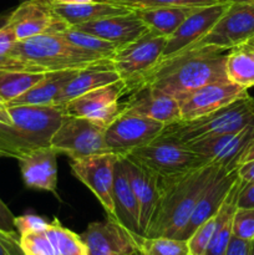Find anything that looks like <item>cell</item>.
<instances>
[{
  "instance_id": "cell-1",
  "label": "cell",
  "mask_w": 254,
  "mask_h": 255,
  "mask_svg": "<svg viewBox=\"0 0 254 255\" xmlns=\"http://www.w3.org/2000/svg\"><path fill=\"white\" fill-rule=\"evenodd\" d=\"M229 51L214 46L188 47L159 60L132 86L131 94L149 87L177 99L208 84L229 81L226 75Z\"/></svg>"
},
{
  "instance_id": "cell-2",
  "label": "cell",
  "mask_w": 254,
  "mask_h": 255,
  "mask_svg": "<svg viewBox=\"0 0 254 255\" xmlns=\"http://www.w3.org/2000/svg\"><path fill=\"white\" fill-rule=\"evenodd\" d=\"M111 59L79 49L66 41L60 32H55L16 40L10 51L0 56V69L26 74H46L60 70L114 66Z\"/></svg>"
},
{
  "instance_id": "cell-3",
  "label": "cell",
  "mask_w": 254,
  "mask_h": 255,
  "mask_svg": "<svg viewBox=\"0 0 254 255\" xmlns=\"http://www.w3.org/2000/svg\"><path fill=\"white\" fill-rule=\"evenodd\" d=\"M221 167L208 163L187 173L159 178V193L143 237L176 238Z\"/></svg>"
},
{
  "instance_id": "cell-4",
  "label": "cell",
  "mask_w": 254,
  "mask_h": 255,
  "mask_svg": "<svg viewBox=\"0 0 254 255\" xmlns=\"http://www.w3.org/2000/svg\"><path fill=\"white\" fill-rule=\"evenodd\" d=\"M64 119L56 106L0 107V157L19 161L35 149L50 146Z\"/></svg>"
},
{
  "instance_id": "cell-5",
  "label": "cell",
  "mask_w": 254,
  "mask_h": 255,
  "mask_svg": "<svg viewBox=\"0 0 254 255\" xmlns=\"http://www.w3.org/2000/svg\"><path fill=\"white\" fill-rule=\"evenodd\" d=\"M251 126H254V97L247 94L206 116L166 125L159 136L187 143L204 137L234 133Z\"/></svg>"
},
{
  "instance_id": "cell-6",
  "label": "cell",
  "mask_w": 254,
  "mask_h": 255,
  "mask_svg": "<svg viewBox=\"0 0 254 255\" xmlns=\"http://www.w3.org/2000/svg\"><path fill=\"white\" fill-rule=\"evenodd\" d=\"M106 125L85 117L65 116L50 139V146L57 153L71 159L110 153L106 144Z\"/></svg>"
},
{
  "instance_id": "cell-7",
  "label": "cell",
  "mask_w": 254,
  "mask_h": 255,
  "mask_svg": "<svg viewBox=\"0 0 254 255\" xmlns=\"http://www.w3.org/2000/svg\"><path fill=\"white\" fill-rule=\"evenodd\" d=\"M126 156L147 167L159 178L179 176L208 164L206 159L191 151L186 144L161 136L146 146L133 149Z\"/></svg>"
},
{
  "instance_id": "cell-8",
  "label": "cell",
  "mask_w": 254,
  "mask_h": 255,
  "mask_svg": "<svg viewBox=\"0 0 254 255\" xmlns=\"http://www.w3.org/2000/svg\"><path fill=\"white\" fill-rule=\"evenodd\" d=\"M129 95L128 85L124 80L91 90L60 106L65 116L85 117L109 126L122 114V97Z\"/></svg>"
},
{
  "instance_id": "cell-9",
  "label": "cell",
  "mask_w": 254,
  "mask_h": 255,
  "mask_svg": "<svg viewBox=\"0 0 254 255\" xmlns=\"http://www.w3.org/2000/svg\"><path fill=\"white\" fill-rule=\"evenodd\" d=\"M167 37L148 31L128 45L119 47L112 56V65L121 80L132 86L162 57Z\"/></svg>"
},
{
  "instance_id": "cell-10",
  "label": "cell",
  "mask_w": 254,
  "mask_h": 255,
  "mask_svg": "<svg viewBox=\"0 0 254 255\" xmlns=\"http://www.w3.org/2000/svg\"><path fill=\"white\" fill-rule=\"evenodd\" d=\"M254 37V2H231L211 31L191 47L232 50Z\"/></svg>"
},
{
  "instance_id": "cell-11",
  "label": "cell",
  "mask_w": 254,
  "mask_h": 255,
  "mask_svg": "<svg viewBox=\"0 0 254 255\" xmlns=\"http://www.w3.org/2000/svg\"><path fill=\"white\" fill-rule=\"evenodd\" d=\"M166 125L137 115H120L106 127L105 139L112 153L126 156L161 134Z\"/></svg>"
},
{
  "instance_id": "cell-12",
  "label": "cell",
  "mask_w": 254,
  "mask_h": 255,
  "mask_svg": "<svg viewBox=\"0 0 254 255\" xmlns=\"http://www.w3.org/2000/svg\"><path fill=\"white\" fill-rule=\"evenodd\" d=\"M120 156L112 153L96 154L85 158L71 159V172L81 183L95 194L107 216L115 218L112 186H114L115 166Z\"/></svg>"
},
{
  "instance_id": "cell-13",
  "label": "cell",
  "mask_w": 254,
  "mask_h": 255,
  "mask_svg": "<svg viewBox=\"0 0 254 255\" xmlns=\"http://www.w3.org/2000/svg\"><path fill=\"white\" fill-rule=\"evenodd\" d=\"M253 138L254 126H251L234 133L204 137L183 144L208 163L231 172L238 168L239 159Z\"/></svg>"
},
{
  "instance_id": "cell-14",
  "label": "cell",
  "mask_w": 254,
  "mask_h": 255,
  "mask_svg": "<svg viewBox=\"0 0 254 255\" xmlns=\"http://www.w3.org/2000/svg\"><path fill=\"white\" fill-rule=\"evenodd\" d=\"M7 25L14 31L16 40L61 32L69 27L55 14L50 0H24L12 9Z\"/></svg>"
},
{
  "instance_id": "cell-15",
  "label": "cell",
  "mask_w": 254,
  "mask_h": 255,
  "mask_svg": "<svg viewBox=\"0 0 254 255\" xmlns=\"http://www.w3.org/2000/svg\"><path fill=\"white\" fill-rule=\"evenodd\" d=\"M89 255H133L137 253V233L128 231L117 219L92 222L80 234Z\"/></svg>"
},
{
  "instance_id": "cell-16",
  "label": "cell",
  "mask_w": 254,
  "mask_h": 255,
  "mask_svg": "<svg viewBox=\"0 0 254 255\" xmlns=\"http://www.w3.org/2000/svg\"><path fill=\"white\" fill-rule=\"evenodd\" d=\"M248 90L231 81L213 82L177 97L181 109V121L198 119L241 99Z\"/></svg>"
},
{
  "instance_id": "cell-17",
  "label": "cell",
  "mask_w": 254,
  "mask_h": 255,
  "mask_svg": "<svg viewBox=\"0 0 254 255\" xmlns=\"http://www.w3.org/2000/svg\"><path fill=\"white\" fill-rule=\"evenodd\" d=\"M229 1L216 2V4L199 6L179 25L178 29L167 37L162 57L159 60L167 59L169 56L178 54L196 44L206 34H208L216 22L221 19L222 15L228 9Z\"/></svg>"
},
{
  "instance_id": "cell-18",
  "label": "cell",
  "mask_w": 254,
  "mask_h": 255,
  "mask_svg": "<svg viewBox=\"0 0 254 255\" xmlns=\"http://www.w3.org/2000/svg\"><path fill=\"white\" fill-rule=\"evenodd\" d=\"M238 178V168L231 172L219 168V171L217 172L216 176L213 177L211 183L208 184L206 191L197 202L187 224L176 238L187 241L201 224L216 216Z\"/></svg>"
},
{
  "instance_id": "cell-19",
  "label": "cell",
  "mask_w": 254,
  "mask_h": 255,
  "mask_svg": "<svg viewBox=\"0 0 254 255\" xmlns=\"http://www.w3.org/2000/svg\"><path fill=\"white\" fill-rule=\"evenodd\" d=\"M122 114L147 117L163 125L181 121L178 100L149 87L139 89L129 94V99L124 101Z\"/></svg>"
},
{
  "instance_id": "cell-20",
  "label": "cell",
  "mask_w": 254,
  "mask_h": 255,
  "mask_svg": "<svg viewBox=\"0 0 254 255\" xmlns=\"http://www.w3.org/2000/svg\"><path fill=\"white\" fill-rule=\"evenodd\" d=\"M125 174L139 206V234L143 236L158 199L159 177L128 156H120Z\"/></svg>"
},
{
  "instance_id": "cell-21",
  "label": "cell",
  "mask_w": 254,
  "mask_h": 255,
  "mask_svg": "<svg viewBox=\"0 0 254 255\" xmlns=\"http://www.w3.org/2000/svg\"><path fill=\"white\" fill-rule=\"evenodd\" d=\"M71 27H76L81 31L89 32L106 41L112 42L116 45L117 49L136 41L137 39L149 31L148 27L136 14V11L105 17V19L85 22V24Z\"/></svg>"
},
{
  "instance_id": "cell-22",
  "label": "cell",
  "mask_w": 254,
  "mask_h": 255,
  "mask_svg": "<svg viewBox=\"0 0 254 255\" xmlns=\"http://www.w3.org/2000/svg\"><path fill=\"white\" fill-rule=\"evenodd\" d=\"M57 152L51 146L35 149L20 158L19 166L25 186L57 196Z\"/></svg>"
},
{
  "instance_id": "cell-23",
  "label": "cell",
  "mask_w": 254,
  "mask_h": 255,
  "mask_svg": "<svg viewBox=\"0 0 254 255\" xmlns=\"http://www.w3.org/2000/svg\"><path fill=\"white\" fill-rule=\"evenodd\" d=\"M51 4L55 14L69 27L134 11L125 5L107 1V0L106 1L100 0V1L81 2V4H56V2H51Z\"/></svg>"
},
{
  "instance_id": "cell-24",
  "label": "cell",
  "mask_w": 254,
  "mask_h": 255,
  "mask_svg": "<svg viewBox=\"0 0 254 255\" xmlns=\"http://www.w3.org/2000/svg\"><path fill=\"white\" fill-rule=\"evenodd\" d=\"M80 70H60V71L46 72L40 81L32 85L29 90L15 97L7 106H55L57 96L65 86L72 80V77Z\"/></svg>"
},
{
  "instance_id": "cell-25",
  "label": "cell",
  "mask_w": 254,
  "mask_h": 255,
  "mask_svg": "<svg viewBox=\"0 0 254 255\" xmlns=\"http://www.w3.org/2000/svg\"><path fill=\"white\" fill-rule=\"evenodd\" d=\"M115 219L133 233L139 234V206L136 196L125 174L120 157L115 166L114 186H112Z\"/></svg>"
},
{
  "instance_id": "cell-26",
  "label": "cell",
  "mask_w": 254,
  "mask_h": 255,
  "mask_svg": "<svg viewBox=\"0 0 254 255\" xmlns=\"http://www.w3.org/2000/svg\"><path fill=\"white\" fill-rule=\"evenodd\" d=\"M119 80H121V77L114 69V66H95L80 70L60 92L55 101V106H62L66 102L71 101L91 90L114 84Z\"/></svg>"
},
{
  "instance_id": "cell-27",
  "label": "cell",
  "mask_w": 254,
  "mask_h": 255,
  "mask_svg": "<svg viewBox=\"0 0 254 255\" xmlns=\"http://www.w3.org/2000/svg\"><path fill=\"white\" fill-rule=\"evenodd\" d=\"M196 9L191 6H162L137 9L134 11L149 31L168 37Z\"/></svg>"
},
{
  "instance_id": "cell-28",
  "label": "cell",
  "mask_w": 254,
  "mask_h": 255,
  "mask_svg": "<svg viewBox=\"0 0 254 255\" xmlns=\"http://www.w3.org/2000/svg\"><path fill=\"white\" fill-rule=\"evenodd\" d=\"M241 186L242 181L241 178H238V181L234 183L233 188L227 196L226 201L223 202L219 211L217 212L216 229H214L212 241L204 255H226L232 237H233L232 221H233L234 212L237 209V198H238V192L241 189Z\"/></svg>"
},
{
  "instance_id": "cell-29",
  "label": "cell",
  "mask_w": 254,
  "mask_h": 255,
  "mask_svg": "<svg viewBox=\"0 0 254 255\" xmlns=\"http://www.w3.org/2000/svg\"><path fill=\"white\" fill-rule=\"evenodd\" d=\"M227 79L248 90L254 86V59L242 47L229 51L226 60Z\"/></svg>"
},
{
  "instance_id": "cell-30",
  "label": "cell",
  "mask_w": 254,
  "mask_h": 255,
  "mask_svg": "<svg viewBox=\"0 0 254 255\" xmlns=\"http://www.w3.org/2000/svg\"><path fill=\"white\" fill-rule=\"evenodd\" d=\"M46 234L49 236L57 255H89L87 247L82 241L81 236L65 228L57 218L50 222Z\"/></svg>"
},
{
  "instance_id": "cell-31",
  "label": "cell",
  "mask_w": 254,
  "mask_h": 255,
  "mask_svg": "<svg viewBox=\"0 0 254 255\" xmlns=\"http://www.w3.org/2000/svg\"><path fill=\"white\" fill-rule=\"evenodd\" d=\"M139 255H189L187 241L168 237H143L137 234Z\"/></svg>"
},
{
  "instance_id": "cell-32",
  "label": "cell",
  "mask_w": 254,
  "mask_h": 255,
  "mask_svg": "<svg viewBox=\"0 0 254 255\" xmlns=\"http://www.w3.org/2000/svg\"><path fill=\"white\" fill-rule=\"evenodd\" d=\"M45 74H26L0 69V97L10 102L44 77Z\"/></svg>"
},
{
  "instance_id": "cell-33",
  "label": "cell",
  "mask_w": 254,
  "mask_h": 255,
  "mask_svg": "<svg viewBox=\"0 0 254 255\" xmlns=\"http://www.w3.org/2000/svg\"><path fill=\"white\" fill-rule=\"evenodd\" d=\"M60 34L66 41H69L74 46L85 50V51L101 55V56L112 57L117 50V46L112 42L106 41V40L89 34V32L81 31L76 27H67Z\"/></svg>"
},
{
  "instance_id": "cell-34",
  "label": "cell",
  "mask_w": 254,
  "mask_h": 255,
  "mask_svg": "<svg viewBox=\"0 0 254 255\" xmlns=\"http://www.w3.org/2000/svg\"><path fill=\"white\" fill-rule=\"evenodd\" d=\"M109 1V0H107ZM228 0H119V4L125 5L132 10L148 9V7H162V6H191L199 7L207 5L223 2Z\"/></svg>"
},
{
  "instance_id": "cell-35",
  "label": "cell",
  "mask_w": 254,
  "mask_h": 255,
  "mask_svg": "<svg viewBox=\"0 0 254 255\" xmlns=\"http://www.w3.org/2000/svg\"><path fill=\"white\" fill-rule=\"evenodd\" d=\"M19 244L25 255H57L46 231L19 236Z\"/></svg>"
},
{
  "instance_id": "cell-36",
  "label": "cell",
  "mask_w": 254,
  "mask_h": 255,
  "mask_svg": "<svg viewBox=\"0 0 254 255\" xmlns=\"http://www.w3.org/2000/svg\"><path fill=\"white\" fill-rule=\"evenodd\" d=\"M216 229V216L204 222L194 231V233L187 239L189 255H204Z\"/></svg>"
},
{
  "instance_id": "cell-37",
  "label": "cell",
  "mask_w": 254,
  "mask_h": 255,
  "mask_svg": "<svg viewBox=\"0 0 254 255\" xmlns=\"http://www.w3.org/2000/svg\"><path fill=\"white\" fill-rule=\"evenodd\" d=\"M232 233L242 241H254V208L237 207L232 221Z\"/></svg>"
},
{
  "instance_id": "cell-38",
  "label": "cell",
  "mask_w": 254,
  "mask_h": 255,
  "mask_svg": "<svg viewBox=\"0 0 254 255\" xmlns=\"http://www.w3.org/2000/svg\"><path fill=\"white\" fill-rule=\"evenodd\" d=\"M15 229L19 236L27 233H37L45 232L49 227L50 222L36 214H25V216L15 217L14 219Z\"/></svg>"
},
{
  "instance_id": "cell-39",
  "label": "cell",
  "mask_w": 254,
  "mask_h": 255,
  "mask_svg": "<svg viewBox=\"0 0 254 255\" xmlns=\"http://www.w3.org/2000/svg\"><path fill=\"white\" fill-rule=\"evenodd\" d=\"M237 207L239 208H254V182H242L237 198Z\"/></svg>"
},
{
  "instance_id": "cell-40",
  "label": "cell",
  "mask_w": 254,
  "mask_h": 255,
  "mask_svg": "<svg viewBox=\"0 0 254 255\" xmlns=\"http://www.w3.org/2000/svg\"><path fill=\"white\" fill-rule=\"evenodd\" d=\"M15 216L11 213L6 204L0 198V232L5 233H16L14 224Z\"/></svg>"
},
{
  "instance_id": "cell-41",
  "label": "cell",
  "mask_w": 254,
  "mask_h": 255,
  "mask_svg": "<svg viewBox=\"0 0 254 255\" xmlns=\"http://www.w3.org/2000/svg\"><path fill=\"white\" fill-rule=\"evenodd\" d=\"M0 242L6 248L10 255H25L19 244V234L0 232Z\"/></svg>"
},
{
  "instance_id": "cell-42",
  "label": "cell",
  "mask_w": 254,
  "mask_h": 255,
  "mask_svg": "<svg viewBox=\"0 0 254 255\" xmlns=\"http://www.w3.org/2000/svg\"><path fill=\"white\" fill-rule=\"evenodd\" d=\"M15 42H16V36L9 25L0 29V56L9 52Z\"/></svg>"
},
{
  "instance_id": "cell-43",
  "label": "cell",
  "mask_w": 254,
  "mask_h": 255,
  "mask_svg": "<svg viewBox=\"0 0 254 255\" xmlns=\"http://www.w3.org/2000/svg\"><path fill=\"white\" fill-rule=\"evenodd\" d=\"M251 248L252 242L242 241L236 237H232L226 255H251Z\"/></svg>"
},
{
  "instance_id": "cell-44",
  "label": "cell",
  "mask_w": 254,
  "mask_h": 255,
  "mask_svg": "<svg viewBox=\"0 0 254 255\" xmlns=\"http://www.w3.org/2000/svg\"><path fill=\"white\" fill-rule=\"evenodd\" d=\"M238 176L242 182L248 183V182H254V159L247 163L241 164L238 167Z\"/></svg>"
},
{
  "instance_id": "cell-45",
  "label": "cell",
  "mask_w": 254,
  "mask_h": 255,
  "mask_svg": "<svg viewBox=\"0 0 254 255\" xmlns=\"http://www.w3.org/2000/svg\"><path fill=\"white\" fill-rule=\"evenodd\" d=\"M253 159H254V138L252 139L251 143L248 144V147L246 148V151H244L243 154H242L241 159H239V166L243 163H247V162H249V161H253Z\"/></svg>"
},
{
  "instance_id": "cell-46",
  "label": "cell",
  "mask_w": 254,
  "mask_h": 255,
  "mask_svg": "<svg viewBox=\"0 0 254 255\" xmlns=\"http://www.w3.org/2000/svg\"><path fill=\"white\" fill-rule=\"evenodd\" d=\"M50 1L56 2V4H81V2L100 1V0H50Z\"/></svg>"
},
{
  "instance_id": "cell-47",
  "label": "cell",
  "mask_w": 254,
  "mask_h": 255,
  "mask_svg": "<svg viewBox=\"0 0 254 255\" xmlns=\"http://www.w3.org/2000/svg\"><path fill=\"white\" fill-rule=\"evenodd\" d=\"M11 12H12V10H7V11H4L0 14V29H2L4 26H6L7 22H9Z\"/></svg>"
},
{
  "instance_id": "cell-48",
  "label": "cell",
  "mask_w": 254,
  "mask_h": 255,
  "mask_svg": "<svg viewBox=\"0 0 254 255\" xmlns=\"http://www.w3.org/2000/svg\"><path fill=\"white\" fill-rule=\"evenodd\" d=\"M239 47H242L243 50H246V51L248 52V54L251 55V56L254 59V37L252 40H249L248 42H246V44L242 45V46H239Z\"/></svg>"
},
{
  "instance_id": "cell-49",
  "label": "cell",
  "mask_w": 254,
  "mask_h": 255,
  "mask_svg": "<svg viewBox=\"0 0 254 255\" xmlns=\"http://www.w3.org/2000/svg\"><path fill=\"white\" fill-rule=\"evenodd\" d=\"M0 255H10L9 252L6 251V248H5V247L2 246L1 242H0Z\"/></svg>"
},
{
  "instance_id": "cell-50",
  "label": "cell",
  "mask_w": 254,
  "mask_h": 255,
  "mask_svg": "<svg viewBox=\"0 0 254 255\" xmlns=\"http://www.w3.org/2000/svg\"><path fill=\"white\" fill-rule=\"evenodd\" d=\"M229 2H254V0H228Z\"/></svg>"
},
{
  "instance_id": "cell-51",
  "label": "cell",
  "mask_w": 254,
  "mask_h": 255,
  "mask_svg": "<svg viewBox=\"0 0 254 255\" xmlns=\"http://www.w3.org/2000/svg\"><path fill=\"white\" fill-rule=\"evenodd\" d=\"M5 105H6V102L4 101V100L1 99V97H0V107H2V106H5Z\"/></svg>"
},
{
  "instance_id": "cell-52",
  "label": "cell",
  "mask_w": 254,
  "mask_h": 255,
  "mask_svg": "<svg viewBox=\"0 0 254 255\" xmlns=\"http://www.w3.org/2000/svg\"><path fill=\"white\" fill-rule=\"evenodd\" d=\"M251 255H254V241L252 242V248H251Z\"/></svg>"
},
{
  "instance_id": "cell-53",
  "label": "cell",
  "mask_w": 254,
  "mask_h": 255,
  "mask_svg": "<svg viewBox=\"0 0 254 255\" xmlns=\"http://www.w3.org/2000/svg\"><path fill=\"white\" fill-rule=\"evenodd\" d=\"M106 1V0H105ZM109 1H119V0H109Z\"/></svg>"
},
{
  "instance_id": "cell-54",
  "label": "cell",
  "mask_w": 254,
  "mask_h": 255,
  "mask_svg": "<svg viewBox=\"0 0 254 255\" xmlns=\"http://www.w3.org/2000/svg\"><path fill=\"white\" fill-rule=\"evenodd\" d=\"M133 255H139V254H138V253H136V254H133Z\"/></svg>"
},
{
  "instance_id": "cell-55",
  "label": "cell",
  "mask_w": 254,
  "mask_h": 255,
  "mask_svg": "<svg viewBox=\"0 0 254 255\" xmlns=\"http://www.w3.org/2000/svg\"><path fill=\"white\" fill-rule=\"evenodd\" d=\"M21 1H24V0H21Z\"/></svg>"
}]
</instances>
